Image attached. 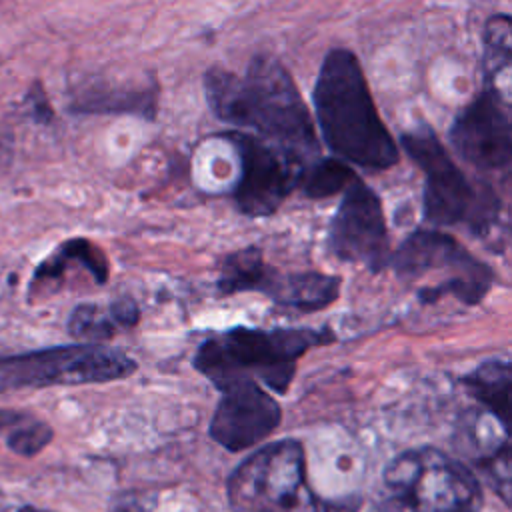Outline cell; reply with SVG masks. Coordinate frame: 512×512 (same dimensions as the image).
<instances>
[{
  "mask_svg": "<svg viewBox=\"0 0 512 512\" xmlns=\"http://www.w3.org/2000/svg\"><path fill=\"white\" fill-rule=\"evenodd\" d=\"M206 102L212 114L238 130L252 128L256 136L302 160H316L320 142L290 72L268 54L250 60L244 76L222 66L204 74Z\"/></svg>",
  "mask_w": 512,
  "mask_h": 512,
  "instance_id": "1",
  "label": "cell"
},
{
  "mask_svg": "<svg viewBox=\"0 0 512 512\" xmlns=\"http://www.w3.org/2000/svg\"><path fill=\"white\" fill-rule=\"evenodd\" d=\"M316 122L324 144L342 162L368 170H388L400 150L378 114L358 56L348 48H330L312 90Z\"/></svg>",
  "mask_w": 512,
  "mask_h": 512,
  "instance_id": "2",
  "label": "cell"
},
{
  "mask_svg": "<svg viewBox=\"0 0 512 512\" xmlns=\"http://www.w3.org/2000/svg\"><path fill=\"white\" fill-rule=\"evenodd\" d=\"M336 340L330 328H250L234 326L212 332L202 340L192 366L216 390L234 380L262 382L284 396L296 376L298 360L316 346Z\"/></svg>",
  "mask_w": 512,
  "mask_h": 512,
  "instance_id": "3",
  "label": "cell"
},
{
  "mask_svg": "<svg viewBox=\"0 0 512 512\" xmlns=\"http://www.w3.org/2000/svg\"><path fill=\"white\" fill-rule=\"evenodd\" d=\"M400 146L424 174L422 216L426 224L434 230L466 226L476 236H488L498 226L502 204L492 186L472 184L430 126L422 124L402 132Z\"/></svg>",
  "mask_w": 512,
  "mask_h": 512,
  "instance_id": "4",
  "label": "cell"
},
{
  "mask_svg": "<svg viewBox=\"0 0 512 512\" xmlns=\"http://www.w3.org/2000/svg\"><path fill=\"white\" fill-rule=\"evenodd\" d=\"M226 494L236 512H358L360 500H324L306 482L304 446L278 440L240 462L228 478Z\"/></svg>",
  "mask_w": 512,
  "mask_h": 512,
  "instance_id": "5",
  "label": "cell"
},
{
  "mask_svg": "<svg viewBox=\"0 0 512 512\" xmlns=\"http://www.w3.org/2000/svg\"><path fill=\"white\" fill-rule=\"evenodd\" d=\"M378 512H478L482 488L460 460L438 448L398 454L382 474Z\"/></svg>",
  "mask_w": 512,
  "mask_h": 512,
  "instance_id": "6",
  "label": "cell"
},
{
  "mask_svg": "<svg viewBox=\"0 0 512 512\" xmlns=\"http://www.w3.org/2000/svg\"><path fill=\"white\" fill-rule=\"evenodd\" d=\"M398 278L420 280L428 274L444 272V282L436 288L416 292L422 304H436L444 296H450L466 306L480 304L492 284L494 270L478 260L466 246H462L454 236L422 228L412 232L396 252L390 256V264Z\"/></svg>",
  "mask_w": 512,
  "mask_h": 512,
  "instance_id": "7",
  "label": "cell"
},
{
  "mask_svg": "<svg viewBox=\"0 0 512 512\" xmlns=\"http://www.w3.org/2000/svg\"><path fill=\"white\" fill-rule=\"evenodd\" d=\"M138 370L124 350L102 344H66L0 358V392L44 386L102 384Z\"/></svg>",
  "mask_w": 512,
  "mask_h": 512,
  "instance_id": "8",
  "label": "cell"
},
{
  "mask_svg": "<svg viewBox=\"0 0 512 512\" xmlns=\"http://www.w3.org/2000/svg\"><path fill=\"white\" fill-rule=\"evenodd\" d=\"M340 284L338 276L316 270L280 272L264 260L258 246H246L222 260L216 288L222 296L260 292L278 306L310 314L334 304Z\"/></svg>",
  "mask_w": 512,
  "mask_h": 512,
  "instance_id": "9",
  "label": "cell"
},
{
  "mask_svg": "<svg viewBox=\"0 0 512 512\" xmlns=\"http://www.w3.org/2000/svg\"><path fill=\"white\" fill-rule=\"evenodd\" d=\"M220 138L228 140L240 158V178L232 192L236 208L250 218L272 216L298 188L306 160L244 130L222 132Z\"/></svg>",
  "mask_w": 512,
  "mask_h": 512,
  "instance_id": "10",
  "label": "cell"
},
{
  "mask_svg": "<svg viewBox=\"0 0 512 512\" xmlns=\"http://www.w3.org/2000/svg\"><path fill=\"white\" fill-rule=\"evenodd\" d=\"M328 248L338 260L360 264L370 272L390 264L392 250L382 202L360 176L342 192L330 224Z\"/></svg>",
  "mask_w": 512,
  "mask_h": 512,
  "instance_id": "11",
  "label": "cell"
},
{
  "mask_svg": "<svg viewBox=\"0 0 512 512\" xmlns=\"http://www.w3.org/2000/svg\"><path fill=\"white\" fill-rule=\"evenodd\" d=\"M448 140L454 152L478 172L508 174L512 160L508 98L484 84L454 116Z\"/></svg>",
  "mask_w": 512,
  "mask_h": 512,
  "instance_id": "12",
  "label": "cell"
},
{
  "mask_svg": "<svg viewBox=\"0 0 512 512\" xmlns=\"http://www.w3.org/2000/svg\"><path fill=\"white\" fill-rule=\"evenodd\" d=\"M220 394L208 434L222 448L230 452L246 450L280 426L282 408L258 382L234 380L222 386Z\"/></svg>",
  "mask_w": 512,
  "mask_h": 512,
  "instance_id": "13",
  "label": "cell"
},
{
  "mask_svg": "<svg viewBox=\"0 0 512 512\" xmlns=\"http://www.w3.org/2000/svg\"><path fill=\"white\" fill-rule=\"evenodd\" d=\"M70 268L84 270L94 284H106L110 276V262L98 244L88 238H70L36 266L28 298L34 300V296L42 298L58 292Z\"/></svg>",
  "mask_w": 512,
  "mask_h": 512,
  "instance_id": "14",
  "label": "cell"
},
{
  "mask_svg": "<svg viewBox=\"0 0 512 512\" xmlns=\"http://www.w3.org/2000/svg\"><path fill=\"white\" fill-rule=\"evenodd\" d=\"M464 390L482 404L490 416L506 430L510 412V362L502 358L484 360L460 378Z\"/></svg>",
  "mask_w": 512,
  "mask_h": 512,
  "instance_id": "15",
  "label": "cell"
},
{
  "mask_svg": "<svg viewBox=\"0 0 512 512\" xmlns=\"http://www.w3.org/2000/svg\"><path fill=\"white\" fill-rule=\"evenodd\" d=\"M158 84H136L128 88L90 90L72 104V110L82 114H136L154 118Z\"/></svg>",
  "mask_w": 512,
  "mask_h": 512,
  "instance_id": "16",
  "label": "cell"
},
{
  "mask_svg": "<svg viewBox=\"0 0 512 512\" xmlns=\"http://www.w3.org/2000/svg\"><path fill=\"white\" fill-rule=\"evenodd\" d=\"M358 174L350 164L338 158H316L304 164L298 180V188L312 200L330 198L344 192Z\"/></svg>",
  "mask_w": 512,
  "mask_h": 512,
  "instance_id": "17",
  "label": "cell"
},
{
  "mask_svg": "<svg viewBox=\"0 0 512 512\" xmlns=\"http://www.w3.org/2000/svg\"><path fill=\"white\" fill-rule=\"evenodd\" d=\"M484 54L482 72L484 84L492 86L500 74L508 76L512 50V18L508 14H494L484 26Z\"/></svg>",
  "mask_w": 512,
  "mask_h": 512,
  "instance_id": "18",
  "label": "cell"
},
{
  "mask_svg": "<svg viewBox=\"0 0 512 512\" xmlns=\"http://www.w3.org/2000/svg\"><path fill=\"white\" fill-rule=\"evenodd\" d=\"M70 336L88 340V344H98L102 340H110L120 328L110 314V308H102L94 302L78 304L66 324Z\"/></svg>",
  "mask_w": 512,
  "mask_h": 512,
  "instance_id": "19",
  "label": "cell"
},
{
  "mask_svg": "<svg viewBox=\"0 0 512 512\" xmlns=\"http://www.w3.org/2000/svg\"><path fill=\"white\" fill-rule=\"evenodd\" d=\"M52 438H54V430L50 424L30 418L24 424L16 426L12 434H8L6 444L14 454L34 456L40 450H44L52 442Z\"/></svg>",
  "mask_w": 512,
  "mask_h": 512,
  "instance_id": "20",
  "label": "cell"
},
{
  "mask_svg": "<svg viewBox=\"0 0 512 512\" xmlns=\"http://www.w3.org/2000/svg\"><path fill=\"white\" fill-rule=\"evenodd\" d=\"M478 466H482L486 478L494 486V490L500 492L502 500L510 502V450L508 442L496 448L492 454L478 460Z\"/></svg>",
  "mask_w": 512,
  "mask_h": 512,
  "instance_id": "21",
  "label": "cell"
},
{
  "mask_svg": "<svg viewBox=\"0 0 512 512\" xmlns=\"http://www.w3.org/2000/svg\"><path fill=\"white\" fill-rule=\"evenodd\" d=\"M26 102H28V110L32 114V118L40 124H48L52 118H54V110L42 90V84L40 82H34L32 88L28 90L26 94Z\"/></svg>",
  "mask_w": 512,
  "mask_h": 512,
  "instance_id": "22",
  "label": "cell"
},
{
  "mask_svg": "<svg viewBox=\"0 0 512 512\" xmlns=\"http://www.w3.org/2000/svg\"><path fill=\"white\" fill-rule=\"evenodd\" d=\"M108 308L120 330L134 328L140 322V308L132 298H118L110 302Z\"/></svg>",
  "mask_w": 512,
  "mask_h": 512,
  "instance_id": "23",
  "label": "cell"
},
{
  "mask_svg": "<svg viewBox=\"0 0 512 512\" xmlns=\"http://www.w3.org/2000/svg\"><path fill=\"white\" fill-rule=\"evenodd\" d=\"M26 420H30V416L24 414V412L0 408V430L10 428V426H20V424H24Z\"/></svg>",
  "mask_w": 512,
  "mask_h": 512,
  "instance_id": "24",
  "label": "cell"
},
{
  "mask_svg": "<svg viewBox=\"0 0 512 512\" xmlns=\"http://www.w3.org/2000/svg\"><path fill=\"white\" fill-rule=\"evenodd\" d=\"M20 512H38V510H34V508H30V506H24Z\"/></svg>",
  "mask_w": 512,
  "mask_h": 512,
  "instance_id": "25",
  "label": "cell"
}]
</instances>
